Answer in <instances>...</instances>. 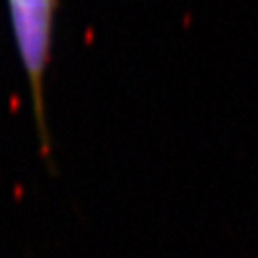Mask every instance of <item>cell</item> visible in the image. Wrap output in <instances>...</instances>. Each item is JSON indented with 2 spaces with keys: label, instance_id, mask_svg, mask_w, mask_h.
Wrapping results in <instances>:
<instances>
[{
  "label": "cell",
  "instance_id": "1",
  "mask_svg": "<svg viewBox=\"0 0 258 258\" xmlns=\"http://www.w3.org/2000/svg\"><path fill=\"white\" fill-rule=\"evenodd\" d=\"M13 41L31 95L32 118L45 161L52 160V142L47 120L45 79L54 43V24L59 0H6Z\"/></svg>",
  "mask_w": 258,
  "mask_h": 258
}]
</instances>
